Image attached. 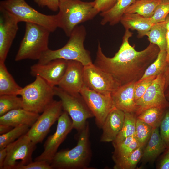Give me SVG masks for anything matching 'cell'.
<instances>
[{"mask_svg": "<svg viewBox=\"0 0 169 169\" xmlns=\"http://www.w3.org/2000/svg\"><path fill=\"white\" fill-rule=\"evenodd\" d=\"M141 145L135 135L122 141L113 145L114 150L112 159L115 163L127 156Z\"/></svg>", "mask_w": 169, "mask_h": 169, "instance_id": "cell-26", "label": "cell"}, {"mask_svg": "<svg viewBox=\"0 0 169 169\" xmlns=\"http://www.w3.org/2000/svg\"><path fill=\"white\" fill-rule=\"evenodd\" d=\"M23 108L21 97L14 94L0 95V116L13 110Z\"/></svg>", "mask_w": 169, "mask_h": 169, "instance_id": "cell-33", "label": "cell"}, {"mask_svg": "<svg viewBox=\"0 0 169 169\" xmlns=\"http://www.w3.org/2000/svg\"><path fill=\"white\" fill-rule=\"evenodd\" d=\"M34 81L22 88L19 95L23 108L37 113H42L54 100V87L41 77L36 76Z\"/></svg>", "mask_w": 169, "mask_h": 169, "instance_id": "cell-6", "label": "cell"}, {"mask_svg": "<svg viewBox=\"0 0 169 169\" xmlns=\"http://www.w3.org/2000/svg\"><path fill=\"white\" fill-rule=\"evenodd\" d=\"M166 28L165 21L155 23L146 33L150 43L157 45L160 50H166Z\"/></svg>", "mask_w": 169, "mask_h": 169, "instance_id": "cell-27", "label": "cell"}, {"mask_svg": "<svg viewBox=\"0 0 169 169\" xmlns=\"http://www.w3.org/2000/svg\"><path fill=\"white\" fill-rule=\"evenodd\" d=\"M169 14V0H164L156 8L150 20L153 24L163 22Z\"/></svg>", "mask_w": 169, "mask_h": 169, "instance_id": "cell-35", "label": "cell"}, {"mask_svg": "<svg viewBox=\"0 0 169 169\" xmlns=\"http://www.w3.org/2000/svg\"><path fill=\"white\" fill-rule=\"evenodd\" d=\"M80 93L93 114L97 126L101 129L107 116L115 107L111 94H102L85 86Z\"/></svg>", "mask_w": 169, "mask_h": 169, "instance_id": "cell-14", "label": "cell"}, {"mask_svg": "<svg viewBox=\"0 0 169 169\" xmlns=\"http://www.w3.org/2000/svg\"><path fill=\"white\" fill-rule=\"evenodd\" d=\"M36 145L26 134L8 145L6 147L7 154L3 169H18L32 162Z\"/></svg>", "mask_w": 169, "mask_h": 169, "instance_id": "cell-9", "label": "cell"}, {"mask_svg": "<svg viewBox=\"0 0 169 169\" xmlns=\"http://www.w3.org/2000/svg\"><path fill=\"white\" fill-rule=\"evenodd\" d=\"M0 62L4 63L18 29V22L10 13L0 8Z\"/></svg>", "mask_w": 169, "mask_h": 169, "instance_id": "cell-15", "label": "cell"}, {"mask_svg": "<svg viewBox=\"0 0 169 169\" xmlns=\"http://www.w3.org/2000/svg\"><path fill=\"white\" fill-rule=\"evenodd\" d=\"M55 95L61 102L63 109L69 114L73 129L80 132L85 126L87 120L94 115L80 93L70 94L59 87H54Z\"/></svg>", "mask_w": 169, "mask_h": 169, "instance_id": "cell-8", "label": "cell"}, {"mask_svg": "<svg viewBox=\"0 0 169 169\" xmlns=\"http://www.w3.org/2000/svg\"><path fill=\"white\" fill-rule=\"evenodd\" d=\"M68 60L56 59L45 64L37 63L30 67L31 74L39 76L53 87L58 85L66 71Z\"/></svg>", "mask_w": 169, "mask_h": 169, "instance_id": "cell-16", "label": "cell"}, {"mask_svg": "<svg viewBox=\"0 0 169 169\" xmlns=\"http://www.w3.org/2000/svg\"><path fill=\"white\" fill-rule=\"evenodd\" d=\"M145 146H141L127 156L115 163L114 169H134L142 158Z\"/></svg>", "mask_w": 169, "mask_h": 169, "instance_id": "cell-31", "label": "cell"}, {"mask_svg": "<svg viewBox=\"0 0 169 169\" xmlns=\"http://www.w3.org/2000/svg\"><path fill=\"white\" fill-rule=\"evenodd\" d=\"M0 8L13 15L18 23L24 22L38 24L46 28L51 32L58 28L56 15L41 13L29 5L25 0L2 1Z\"/></svg>", "mask_w": 169, "mask_h": 169, "instance_id": "cell-7", "label": "cell"}, {"mask_svg": "<svg viewBox=\"0 0 169 169\" xmlns=\"http://www.w3.org/2000/svg\"><path fill=\"white\" fill-rule=\"evenodd\" d=\"M76 145L71 149L57 152L50 163L52 169H88L92 152L88 122L79 133Z\"/></svg>", "mask_w": 169, "mask_h": 169, "instance_id": "cell-2", "label": "cell"}, {"mask_svg": "<svg viewBox=\"0 0 169 169\" xmlns=\"http://www.w3.org/2000/svg\"><path fill=\"white\" fill-rule=\"evenodd\" d=\"M60 0H34L39 7H47L50 10L56 12L59 10Z\"/></svg>", "mask_w": 169, "mask_h": 169, "instance_id": "cell-39", "label": "cell"}, {"mask_svg": "<svg viewBox=\"0 0 169 169\" xmlns=\"http://www.w3.org/2000/svg\"><path fill=\"white\" fill-rule=\"evenodd\" d=\"M13 127L7 125L0 124V135L6 133Z\"/></svg>", "mask_w": 169, "mask_h": 169, "instance_id": "cell-45", "label": "cell"}, {"mask_svg": "<svg viewBox=\"0 0 169 169\" xmlns=\"http://www.w3.org/2000/svg\"><path fill=\"white\" fill-rule=\"evenodd\" d=\"M166 98L169 102V86L165 92Z\"/></svg>", "mask_w": 169, "mask_h": 169, "instance_id": "cell-46", "label": "cell"}, {"mask_svg": "<svg viewBox=\"0 0 169 169\" xmlns=\"http://www.w3.org/2000/svg\"><path fill=\"white\" fill-rule=\"evenodd\" d=\"M167 147L160 136L159 128H155L144 148L141 159L144 162L152 161Z\"/></svg>", "mask_w": 169, "mask_h": 169, "instance_id": "cell-22", "label": "cell"}, {"mask_svg": "<svg viewBox=\"0 0 169 169\" xmlns=\"http://www.w3.org/2000/svg\"><path fill=\"white\" fill-rule=\"evenodd\" d=\"M7 154L6 148L0 150V169L3 168V166Z\"/></svg>", "mask_w": 169, "mask_h": 169, "instance_id": "cell-43", "label": "cell"}, {"mask_svg": "<svg viewBox=\"0 0 169 169\" xmlns=\"http://www.w3.org/2000/svg\"><path fill=\"white\" fill-rule=\"evenodd\" d=\"M30 127L22 125L14 127L8 132L0 135V150L5 148L23 135L27 134Z\"/></svg>", "mask_w": 169, "mask_h": 169, "instance_id": "cell-32", "label": "cell"}, {"mask_svg": "<svg viewBox=\"0 0 169 169\" xmlns=\"http://www.w3.org/2000/svg\"><path fill=\"white\" fill-rule=\"evenodd\" d=\"M164 0H135L127 8L124 13H136L151 18L156 7Z\"/></svg>", "mask_w": 169, "mask_h": 169, "instance_id": "cell-25", "label": "cell"}, {"mask_svg": "<svg viewBox=\"0 0 169 169\" xmlns=\"http://www.w3.org/2000/svg\"><path fill=\"white\" fill-rule=\"evenodd\" d=\"M22 88L8 72L4 63L0 62V95L11 94L19 95Z\"/></svg>", "mask_w": 169, "mask_h": 169, "instance_id": "cell-24", "label": "cell"}, {"mask_svg": "<svg viewBox=\"0 0 169 169\" xmlns=\"http://www.w3.org/2000/svg\"><path fill=\"white\" fill-rule=\"evenodd\" d=\"M120 22L125 29L136 30L139 38L146 36L154 24L151 22L150 18L136 13H124Z\"/></svg>", "mask_w": 169, "mask_h": 169, "instance_id": "cell-21", "label": "cell"}, {"mask_svg": "<svg viewBox=\"0 0 169 169\" xmlns=\"http://www.w3.org/2000/svg\"><path fill=\"white\" fill-rule=\"evenodd\" d=\"M84 67L79 62L68 60L66 71L58 86L70 94L80 93L84 86Z\"/></svg>", "mask_w": 169, "mask_h": 169, "instance_id": "cell-17", "label": "cell"}, {"mask_svg": "<svg viewBox=\"0 0 169 169\" xmlns=\"http://www.w3.org/2000/svg\"><path fill=\"white\" fill-rule=\"evenodd\" d=\"M73 129L71 119L66 111H63L57 120L55 132L48 137L44 144L43 151L34 161H46L50 164L59 147Z\"/></svg>", "mask_w": 169, "mask_h": 169, "instance_id": "cell-10", "label": "cell"}, {"mask_svg": "<svg viewBox=\"0 0 169 169\" xmlns=\"http://www.w3.org/2000/svg\"><path fill=\"white\" fill-rule=\"evenodd\" d=\"M18 169H52L50 163L46 161H34L19 167Z\"/></svg>", "mask_w": 169, "mask_h": 169, "instance_id": "cell-38", "label": "cell"}, {"mask_svg": "<svg viewBox=\"0 0 169 169\" xmlns=\"http://www.w3.org/2000/svg\"><path fill=\"white\" fill-rule=\"evenodd\" d=\"M165 79L164 72L153 80L143 95L135 102L134 114L136 116L148 108L159 107L167 109L169 102L165 95Z\"/></svg>", "mask_w": 169, "mask_h": 169, "instance_id": "cell-12", "label": "cell"}, {"mask_svg": "<svg viewBox=\"0 0 169 169\" xmlns=\"http://www.w3.org/2000/svg\"><path fill=\"white\" fill-rule=\"evenodd\" d=\"M132 34L129 30L125 29L121 44L111 58L104 54L100 42L98 44L94 64L111 75L120 86L139 80L160 51L157 45L151 43L143 50H136L129 42Z\"/></svg>", "mask_w": 169, "mask_h": 169, "instance_id": "cell-1", "label": "cell"}, {"mask_svg": "<svg viewBox=\"0 0 169 169\" xmlns=\"http://www.w3.org/2000/svg\"><path fill=\"white\" fill-rule=\"evenodd\" d=\"M165 79V91L169 86V63H168L164 71Z\"/></svg>", "mask_w": 169, "mask_h": 169, "instance_id": "cell-44", "label": "cell"}, {"mask_svg": "<svg viewBox=\"0 0 169 169\" xmlns=\"http://www.w3.org/2000/svg\"><path fill=\"white\" fill-rule=\"evenodd\" d=\"M59 10L56 14L58 28L69 37L79 24L92 19L99 13L94 1L81 0H60Z\"/></svg>", "mask_w": 169, "mask_h": 169, "instance_id": "cell-3", "label": "cell"}, {"mask_svg": "<svg viewBox=\"0 0 169 169\" xmlns=\"http://www.w3.org/2000/svg\"><path fill=\"white\" fill-rule=\"evenodd\" d=\"M135 1L117 0L110 9L100 13L102 17L100 24L102 25L109 24L111 26L118 24L126 10Z\"/></svg>", "mask_w": 169, "mask_h": 169, "instance_id": "cell-23", "label": "cell"}, {"mask_svg": "<svg viewBox=\"0 0 169 169\" xmlns=\"http://www.w3.org/2000/svg\"><path fill=\"white\" fill-rule=\"evenodd\" d=\"M136 82L120 86L111 94L115 107L125 113H135L134 87Z\"/></svg>", "mask_w": 169, "mask_h": 169, "instance_id": "cell-19", "label": "cell"}, {"mask_svg": "<svg viewBox=\"0 0 169 169\" xmlns=\"http://www.w3.org/2000/svg\"><path fill=\"white\" fill-rule=\"evenodd\" d=\"M166 109L153 107L147 109L137 116V118L154 129L159 128Z\"/></svg>", "mask_w": 169, "mask_h": 169, "instance_id": "cell-28", "label": "cell"}, {"mask_svg": "<svg viewBox=\"0 0 169 169\" xmlns=\"http://www.w3.org/2000/svg\"><path fill=\"white\" fill-rule=\"evenodd\" d=\"M157 168L159 169H169V146L166 150Z\"/></svg>", "mask_w": 169, "mask_h": 169, "instance_id": "cell-41", "label": "cell"}, {"mask_svg": "<svg viewBox=\"0 0 169 169\" xmlns=\"http://www.w3.org/2000/svg\"><path fill=\"white\" fill-rule=\"evenodd\" d=\"M51 32L39 25L26 23L24 36L15 56V60L25 59L38 60L49 49L48 43Z\"/></svg>", "mask_w": 169, "mask_h": 169, "instance_id": "cell-5", "label": "cell"}, {"mask_svg": "<svg viewBox=\"0 0 169 169\" xmlns=\"http://www.w3.org/2000/svg\"><path fill=\"white\" fill-rule=\"evenodd\" d=\"M166 50H160L155 60L148 67L139 80L153 76H157L164 72L168 62L166 60Z\"/></svg>", "mask_w": 169, "mask_h": 169, "instance_id": "cell-30", "label": "cell"}, {"mask_svg": "<svg viewBox=\"0 0 169 169\" xmlns=\"http://www.w3.org/2000/svg\"><path fill=\"white\" fill-rule=\"evenodd\" d=\"M156 77L151 76L142 80H139L135 83L134 87L135 102L141 98Z\"/></svg>", "mask_w": 169, "mask_h": 169, "instance_id": "cell-36", "label": "cell"}, {"mask_svg": "<svg viewBox=\"0 0 169 169\" xmlns=\"http://www.w3.org/2000/svg\"><path fill=\"white\" fill-rule=\"evenodd\" d=\"M61 101L54 100L39 115L26 134L35 143L42 142L62 112Z\"/></svg>", "mask_w": 169, "mask_h": 169, "instance_id": "cell-11", "label": "cell"}, {"mask_svg": "<svg viewBox=\"0 0 169 169\" xmlns=\"http://www.w3.org/2000/svg\"><path fill=\"white\" fill-rule=\"evenodd\" d=\"M165 21L167 30L166 36L167 45L166 49V60L169 63V14L166 17Z\"/></svg>", "mask_w": 169, "mask_h": 169, "instance_id": "cell-42", "label": "cell"}, {"mask_svg": "<svg viewBox=\"0 0 169 169\" xmlns=\"http://www.w3.org/2000/svg\"><path fill=\"white\" fill-rule=\"evenodd\" d=\"M84 86L102 94H111L120 85L110 74L93 63L84 66Z\"/></svg>", "mask_w": 169, "mask_h": 169, "instance_id": "cell-13", "label": "cell"}, {"mask_svg": "<svg viewBox=\"0 0 169 169\" xmlns=\"http://www.w3.org/2000/svg\"><path fill=\"white\" fill-rule=\"evenodd\" d=\"M159 127L160 136L168 147L169 146V107L166 110Z\"/></svg>", "mask_w": 169, "mask_h": 169, "instance_id": "cell-37", "label": "cell"}, {"mask_svg": "<svg viewBox=\"0 0 169 169\" xmlns=\"http://www.w3.org/2000/svg\"><path fill=\"white\" fill-rule=\"evenodd\" d=\"M117 0H95V6L100 13L108 10L112 7Z\"/></svg>", "mask_w": 169, "mask_h": 169, "instance_id": "cell-40", "label": "cell"}, {"mask_svg": "<svg viewBox=\"0 0 169 169\" xmlns=\"http://www.w3.org/2000/svg\"><path fill=\"white\" fill-rule=\"evenodd\" d=\"M86 34V28L84 26H77L64 46L55 50L49 49L43 54L38 63L44 64L60 59L78 61L84 66L92 64L90 52L85 49L84 46Z\"/></svg>", "mask_w": 169, "mask_h": 169, "instance_id": "cell-4", "label": "cell"}, {"mask_svg": "<svg viewBox=\"0 0 169 169\" xmlns=\"http://www.w3.org/2000/svg\"><path fill=\"white\" fill-rule=\"evenodd\" d=\"M137 116L133 113H125L122 128L116 139L112 142L114 145L135 135Z\"/></svg>", "mask_w": 169, "mask_h": 169, "instance_id": "cell-29", "label": "cell"}, {"mask_svg": "<svg viewBox=\"0 0 169 169\" xmlns=\"http://www.w3.org/2000/svg\"><path fill=\"white\" fill-rule=\"evenodd\" d=\"M125 117L124 111L114 108L107 116L102 126L100 141L108 142L114 141L122 128Z\"/></svg>", "mask_w": 169, "mask_h": 169, "instance_id": "cell-18", "label": "cell"}, {"mask_svg": "<svg viewBox=\"0 0 169 169\" xmlns=\"http://www.w3.org/2000/svg\"><path fill=\"white\" fill-rule=\"evenodd\" d=\"M154 129L137 118L135 135L141 146L147 143Z\"/></svg>", "mask_w": 169, "mask_h": 169, "instance_id": "cell-34", "label": "cell"}, {"mask_svg": "<svg viewBox=\"0 0 169 169\" xmlns=\"http://www.w3.org/2000/svg\"><path fill=\"white\" fill-rule=\"evenodd\" d=\"M39 114L27 110L23 108L12 110L0 116V124L12 127L25 125L31 127L39 116Z\"/></svg>", "mask_w": 169, "mask_h": 169, "instance_id": "cell-20", "label": "cell"}]
</instances>
